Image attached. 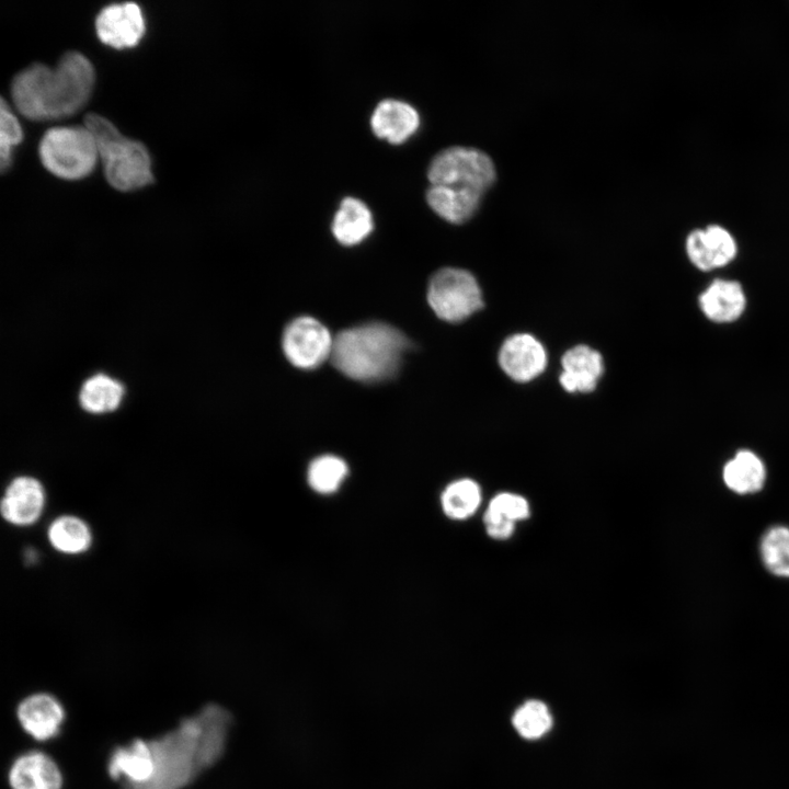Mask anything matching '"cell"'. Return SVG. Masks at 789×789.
Instances as JSON below:
<instances>
[{"label": "cell", "mask_w": 789, "mask_h": 789, "mask_svg": "<svg viewBox=\"0 0 789 789\" xmlns=\"http://www.w3.org/2000/svg\"><path fill=\"white\" fill-rule=\"evenodd\" d=\"M95 31L99 39L110 47L132 48L141 41L146 32L142 10L135 2L106 5L95 18Z\"/></svg>", "instance_id": "30bf717a"}, {"label": "cell", "mask_w": 789, "mask_h": 789, "mask_svg": "<svg viewBox=\"0 0 789 789\" xmlns=\"http://www.w3.org/2000/svg\"><path fill=\"white\" fill-rule=\"evenodd\" d=\"M123 393V386L118 381L105 375H95L83 384L80 403L92 413L108 412L119 405Z\"/></svg>", "instance_id": "cb8c5ba5"}, {"label": "cell", "mask_w": 789, "mask_h": 789, "mask_svg": "<svg viewBox=\"0 0 789 789\" xmlns=\"http://www.w3.org/2000/svg\"><path fill=\"white\" fill-rule=\"evenodd\" d=\"M18 718L28 734L36 740L44 741L59 732L64 720V709L53 696L35 694L19 705Z\"/></svg>", "instance_id": "9a60e30c"}, {"label": "cell", "mask_w": 789, "mask_h": 789, "mask_svg": "<svg viewBox=\"0 0 789 789\" xmlns=\"http://www.w3.org/2000/svg\"><path fill=\"white\" fill-rule=\"evenodd\" d=\"M483 523L488 535L496 540L510 538L515 529L514 522L489 510L484 513Z\"/></svg>", "instance_id": "f546056e"}, {"label": "cell", "mask_w": 789, "mask_h": 789, "mask_svg": "<svg viewBox=\"0 0 789 789\" xmlns=\"http://www.w3.org/2000/svg\"><path fill=\"white\" fill-rule=\"evenodd\" d=\"M12 789H60L61 774L54 761L39 752L20 756L11 766Z\"/></svg>", "instance_id": "e0dca14e"}, {"label": "cell", "mask_w": 789, "mask_h": 789, "mask_svg": "<svg viewBox=\"0 0 789 789\" xmlns=\"http://www.w3.org/2000/svg\"><path fill=\"white\" fill-rule=\"evenodd\" d=\"M374 222L369 208L355 197H345L334 215L332 232L344 245L362 242L373 230Z\"/></svg>", "instance_id": "ffe728a7"}, {"label": "cell", "mask_w": 789, "mask_h": 789, "mask_svg": "<svg viewBox=\"0 0 789 789\" xmlns=\"http://www.w3.org/2000/svg\"><path fill=\"white\" fill-rule=\"evenodd\" d=\"M427 178L431 185L482 196L495 179L494 165L484 152L464 147H451L438 152L431 161Z\"/></svg>", "instance_id": "8992f818"}, {"label": "cell", "mask_w": 789, "mask_h": 789, "mask_svg": "<svg viewBox=\"0 0 789 789\" xmlns=\"http://www.w3.org/2000/svg\"><path fill=\"white\" fill-rule=\"evenodd\" d=\"M761 556L770 573L789 578V527H770L762 538Z\"/></svg>", "instance_id": "484cf974"}, {"label": "cell", "mask_w": 789, "mask_h": 789, "mask_svg": "<svg viewBox=\"0 0 789 789\" xmlns=\"http://www.w3.org/2000/svg\"><path fill=\"white\" fill-rule=\"evenodd\" d=\"M84 126L95 139L99 159L111 186L128 192L153 181L151 159L140 141L125 137L112 122L99 114H88Z\"/></svg>", "instance_id": "277c9868"}, {"label": "cell", "mask_w": 789, "mask_h": 789, "mask_svg": "<svg viewBox=\"0 0 789 789\" xmlns=\"http://www.w3.org/2000/svg\"><path fill=\"white\" fill-rule=\"evenodd\" d=\"M512 723L521 736L535 740L544 736L551 729L552 717L546 704L531 699L515 710Z\"/></svg>", "instance_id": "4316f807"}, {"label": "cell", "mask_w": 789, "mask_h": 789, "mask_svg": "<svg viewBox=\"0 0 789 789\" xmlns=\"http://www.w3.org/2000/svg\"><path fill=\"white\" fill-rule=\"evenodd\" d=\"M47 502L46 490L41 480L21 474L7 485L1 499L2 518L16 527H28L43 516Z\"/></svg>", "instance_id": "9c48e42d"}, {"label": "cell", "mask_w": 789, "mask_h": 789, "mask_svg": "<svg viewBox=\"0 0 789 789\" xmlns=\"http://www.w3.org/2000/svg\"><path fill=\"white\" fill-rule=\"evenodd\" d=\"M348 474L347 464L335 455L315 458L307 470L309 487L317 493L331 494L340 489Z\"/></svg>", "instance_id": "d4e9b609"}, {"label": "cell", "mask_w": 789, "mask_h": 789, "mask_svg": "<svg viewBox=\"0 0 789 789\" xmlns=\"http://www.w3.org/2000/svg\"><path fill=\"white\" fill-rule=\"evenodd\" d=\"M94 81L91 61L81 53L69 52L55 68L34 64L19 72L11 83L12 101L28 119H60L85 105Z\"/></svg>", "instance_id": "7a4b0ae2"}, {"label": "cell", "mask_w": 789, "mask_h": 789, "mask_svg": "<svg viewBox=\"0 0 789 789\" xmlns=\"http://www.w3.org/2000/svg\"><path fill=\"white\" fill-rule=\"evenodd\" d=\"M155 770V759L149 743L135 740L126 747H118L108 762L112 778L123 775L129 785L146 784Z\"/></svg>", "instance_id": "ac0fdd59"}, {"label": "cell", "mask_w": 789, "mask_h": 789, "mask_svg": "<svg viewBox=\"0 0 789 789\" xmlns=\"http://www.w3.org/2000/svg\"><path fill=\"white\" fill-rule=\"evenodd\" d=\"M481 503V489L471 479L450 482L441 495V505L445 515L455 521L472 516Z\"/></svg>", "instance_id": "603a6c76"}, {"label": "cell", "mask_w": 789, "mask_h": 789, "mask_svg": "<svg viewBox=\"0 0 789 789\" xmlns=\"http://www.w3.org/2000/svg\"><path fill=\"white\" fill-rule=\"evenodd\" d=\"M481 195L456 191L449 187L431 185L426 191V202L442 218L451 224L468 220L477 210Z\"/></svg>", "instance_id": "7402d4cb"}, {"label": "cell", "mask_w": 789, "mask_h": 789, "mask_svg": "<svg viewBox=\"0 0 789 789\" xmlns=\"http://www.w3.org/2000/svg\"><path fill=\"white\" fill-rule=\"evenodd\" d=\"M50 547L62 554L79 556L90 550L93 534L89 524L79 516L65 514L54 518L47 527Z\"/></svg>", "instance_id": "d6986e66"}, {"label": "cell", "mask_w": 789, "mask_h": 789, "mask_svg": "<svg viewBox=\"0 0 789 789\" xmlns=\"http://www.w3.org/2000/svg\"><path fill=\"white\" fill-rule=\"evenodd\" d=\"M562 368L560 384L568 392H590L595 389L604 364L597 351L578 345L563 355Z\"/></svg>", "instance_id": "2e32d148"}, {"label": "cell", "mask_w": 789, "mask_h": 789, "mask_svg": "<svg viewBox=\"0 0 789 789\" xmlns=\"http://www.w3.org/2000/svg\"><path fill=\"white\" fill-rule=\"evenodd\" d=\"M487 510L514 523L528 518L530 513L527 500L522 495L510 492L496 494L490 501Z\"/></svg>", "instance_id": "f1b7e54d"}, {"label": "cell", "mask_w": 789, "mask_h": 789, "mask_svg": "<svg viewBox=\"0 0 789 789\" xmlns=\"http://www.w3.org/2000/svg\"><path fill=\"white\" fill-rule=\"evenodd\" d=\"M499 363L508 377L519 382H526L545 370L547 354L542 344L535 336L519 333L510 336L503 343Z\"/></svg>", "instance_id": "7c38bea8"}, {"label": "cell", "mask_w": 789, "mask_h": 789, "mask_svg": "<svg viewBox=\"0 0 789 789\" xmlns=\"http://www.w3.org/2000/svg\"><path fill=\"white\" fill-rule=\"evenodd\" d=\"M685 249L691 264L704 272L728 265L737 254L735 238L720 225L694 229L686 238Z\"/></svg>", "instance_id": "8fae6325"}, {"label": "cell", "mask_w": 789, "mask_h": 789, "mask_svg": "<svg viewBox=\"0 0 789 789\" xmlns=\"http://www.w3.org/2000/svg\"><path fill=\"white\" fill-rule=\"evenodd\" d=\"M420 125L416 110L400 100L385 99L377 104L370 117L374 134L390 144L405 141Z\"/></svg>", "instance_id": "4fadbf2b"}, {"label": "cell", "mask_w": 789, "mask_h": 789, "mask_svg": "<svg viewBox=\"0 0 789 789\" xmlns=\"http://www.w3.org/2000/svg\"><path fill=\"white\" fill-rule=\"evenodd\" d=\"M231 718L227 710L210 705L174 731L149 743L155 770L142 785L127 789H180L222 754Z\"/></svg>", "instance_id": "6da1fadb"}, {"label": "cell", "mask_w": 789, "mask_h": 789, "mask_svg": "<svg viewBox=\"0 0 789 789\" xmlns=\"http://www.w3.org/2000/svg\"><path fill=\"white\" fill-rule=\"evenodd\" d=\"M408 348L409 341L402 332L374 322L339 332L330 358L348 378L373 382L391 377Z\"/></svg>", "instance_id": "3957f363"}, {"label": "cell", "mask_w": 789, "mask_h": 789, "mask_svg": "<svg viewBox=\"0 0 789 789\" xmlns=\"http://www.w3.org/2000/svg\"><path fill=\"white\" fill-rule=\"evenodd\" d=\"M23 137L21 125L5 103L1 100L0 105V167L4 172L11 164L12 149Z\"/></svg>", "instance_id": "83f0119b"}, {"label": "cell", "mask_w": 789, "mask_h": 789, "mask_svg": "<svg viewBox=\"0 0 789 789\" xmlns=\"http://www.w3.org/2000/svg\"><path fill=\"white\" fill-rule=\"evenodd\" d=\"M698 301L705 317L716 323L734 322L746 308L744 289L732 279H714L699 295Z\"/></svg>", "instance_id": "5bb4252c"}, {"label": "cell", "mask_w": 789, "mask_h": 789, "mask_svg": "<svg viewBox=\"0 0 789 789\" xmlns=\"http://www.w3.org/2000/svg\"><path fill=\"white\" fill-rule=\"evenodd\" d=\"M38 153L45 169L65 180L88 176L99 159L95 139L85 126L49 128L39 141Z\"/></svg>", "instance_id": "5b68a950"}, {"label": "cell", "mask_w": 789, "mask_h": 789, "mask_svg": "<svg viewBox=\"0 0 789 789\" xmlns=\"http://www.w3.org/2000/svg\"><path fill=\"white\" fill-rule=\"evenodd\" d=\"M727 487L740 494L759 491L765 482L766 470L762 459L751 450H739L723 467Z\"/></svg>", "instance_id": "44dd1931"}, {"label": "cell", "mask_w": 789, "mask_h": 789, "mask_svg": "<svg viewBox=\"0 0 789 789\" xmlns=\"http://www.w3.org/2000/svg\"><path fill=\"white\" fill-rule=\"evenodd\" d=\"M333 339L321 322L311 317H300L286 327L283 350L294 366L312 369L331 357Z\"/></svg>", "instance_id": "ba28073f"}, {"label": "cell", "mask_w": 789, "mask_h": 789, "mask_svg": "<svg viewBox=\"0 0 789 789\" xmlns=\"http://www.w3.org/2000/svg\"><path fill=\"white\" fill-rule=\"evenodd\" d=\"M427 300L435 315L448 322L462 321L482 307V294L467 271L446 267L430 281Z\"/></svg>", "instance_id": "52a82bcc"}]
</instances>
